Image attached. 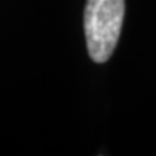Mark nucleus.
<instances>
[{"label": "nucleus", "mask_w": 156, "mask_h": 156, "mask_svg": "<svg viewBox=\"0 0 156 156\" xmlns=\"http://www.w3.org/2000/svg\"><path fill=\"white\" fill-rule=\"evenodd\" d=\"M124 17V0H87L84 30L87 49L94 62L103 64L114 52Z\"/></svg>", "instance_id": "obj_1"}]
</instances>
